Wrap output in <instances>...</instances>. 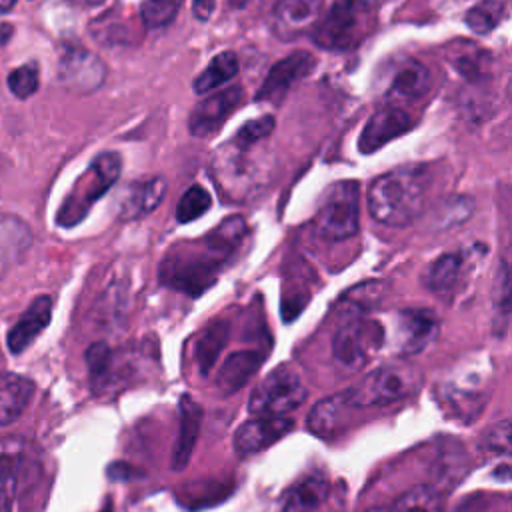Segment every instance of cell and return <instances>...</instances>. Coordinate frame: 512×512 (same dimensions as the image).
<instances>
[{"instance_id":"6da1fadb","label":"cell","mask_w":512,"mask_h":512,"mask_svg":"<svg viewBox=\"0 0 512 512\" xmlns=\"http://www.w3.org/2000/svg\"><path fill=\"white\" fill-rule=\"evenodd\" d=\"M246 232V222L240 216H232L206 236L172 246L158 266L160 282L188 296H200L216 282L224 264L238 252Z\"/></svg>"},{"instance_id":"7a4b0ae2","label":"cell","mask_w":512,"mask_h":512,"mask_svg":"<svg viewBox=\"0 0 512 512\" xmlns=\"http://www.w3.org/2000/svg\"><path fill=\"white\" fill-rule=\"evenodd\" d=\"M430 174L422 166L396 168L378 176L368 188L370 216L384 226L412 224L424 210Z\"/></svg>"},{"instance_id":"3957f363","label":"cell","mask_w":512,"mask_h":512,"mask_svg":"<svg viewBox=\"0 0 512 512\" xmlns=\"http://www.w3.org/2000/svg\"><path fill=\"white\" fill-rule=\"evenodd\" d=\"M380 0H334L312 30L324 50L356 48L374 28Z\"/></svg>"},{"instance_id":"277c9868","label":"cell","mask_w":512,"mask_h":512,"mask_svg":"<svg viewBox=\"0 0 512 512\" xmlns=\"http://www.w3.org/2000/svg\"><path fill=\"white\" fill-rule=\"evenodd\" d=\"M420 386V376L410 366L388 364L372 370L356 386L340 392L350 410L380 408L400 402L414 394Z\"/></svg>"},{"instance_id":"5b68a950","label":"cell","mask_w":512,"mask_h":512,"mask_svg":"<svg viewBox=\"0 0 512 512\" xmlns=\"http://www.w3.org/2000/svg\"><path fill=\"white\" fill-rule=\"evenodd\" d=\"M120 172H122L120 154L116 152L98 154L90 162L88 170L76 180L70 194L64 198L56 214L58 224L64 228L76 226L88 214L94 202L100 196H104L112 188V184H116V180L120 178Z\"/></svg>"},{"instance_id":"8992f818","label":"cell","mask_w":512,"mask_h":512,"mask_svg":"<svg viewBox=\"0 0 512 512\" xmlns=\"http://www.w3.org/2000/svg\"><path fill=\"white\" fill-rule=\"evenodd\" d=\"M262 142H246L240 138H232L226 146H222L214 156V178L218 182V190L222 196L240 198L256 194V188L264 182V176L258 172L256 162L250 158L252 150Z\"/></svg>"},{"instance_id":"52a82bcc","label":"cell","mask_w":512,"mask_h":512,"mask_svg":"<svg viewBox=\"0 0 512 512\" xmlns=\"http://www.w3.org/2000/svg\"><path fill=\"white\" fill-rule=\"evenodd\" d=\"M360 226V186L356 180H342L326 188L316 212L318 232L334 242L352 238Z\"/></svg>"},{"instance_id":"ba28073f","label":"cell","mask_w":512,"mask_h":512,"mask_svg":"<svg viewBox=\"0 0 512 512\" xmlns=\"http://www.w3.org/2000/svg\"><path fill=\"white\" fill-rule=\"evenodd\" d=\"M306 396L308 388L300 374L290 366H280L252 390L248 410L254 416H288L304 404Z\"/></svg>"},{"instance_id":"9c48e42d","label":"cell","mask_w":512,"mask_h":512,"mask_svg":"<svg viewBox=\"0 0 512 512\" xmlns=\"http://www.w3.org/2000/svg\"><path fill=\"white\" fill-rule=\"evenodd\" d=\"M490 390V376L470 368L458 376H446L438 386V402L450 418L472 422L482 412Z\"/></svg>"},{"instance_id":"30bf717a","label":"cell","mask_w":512,"mask_h":512,"mask_svg":"<svg viewBox=\"0 0 512 512\" xmlns=\"http://www.w3.org/2000/svg\"><path fill=\"white\" fill-rule=\"evenodd\" d=\"M382 344V328L378 322L352 316L332 338V356L346 370H360Z\"/></svg>"},{"instance_id":"8fae6325","label":"cell","mask_w":512,"mask_h":512,"mask_svg":"<svg viewBox=\"0 0 512 512\" xmlns=\"http://www.w3.org/2000/svg\"><path fill=\"white\" fill-rule=\"evenodd\" d=\"M40 460L30 442L20 436L0 440V488L16 498L28 492L40 478Z\"/></svg>"},{"instance_id":"7c38bea8","label":"cell","mask_w":512,"mask_h":512,"mask_svg":"<svg viewBox=\"0 0 512 512\" xmlns=\"http://www.w3.org/2000/svg\"><path fill=\"white\" fill-rule=\"evenodd\" d=\"M242 100H244L242 86H230L200 100L188 120L190 134L196 138L214 136L222 128V124L240 108Z\"/></svg>"},{"instance_id":"4fadbf2b","label":"cell","mask_w":512,"mask_h":512,"mask_svg":"<svg viewBox=\"0 0 512 512\" xmlns=\"http://www.w3.org/2000/svg\"><path fill=\"white\" fill-rule=\"evenodd\" d=\"M316 66V58L306 50H296L286 58L278 60L266 74L260 90L256 92L258 102L280 104L290 88L300 82L304 76L312 72Z\"/></svg>"},{"instance_id":"5bb4252c","label":"cell","mask_w":512,"mask_h":512,"mask_svg":"<svg viewBox=\"0 0 512 512\" xmlns=\"http://www.w3.org/2000/svg\"><path fill=\"white\" fill-rule=\"evenodd\" d=\"M414 126V118L408 110H404L400 104H386L378 108L368 122L364 124L360 138H358V150L362 154H372L390 140L406 134Z\"/></svg>"},{"instance_id":"9a60e30c","label":"cell","mask_w":512,"mask_h":512,"mask_svg":"<svg viewBox=\"0 0 512 512\" xmlns=\"http://www.w3.org/2000/svg\"><path fill=\"white\" fill-rule=\"evenodd\" d=\"M322 0H278L270 14L272 32L288 42L312 34L320 20Z\"/></svg>"},{"instance_id":"2e32d148","label":"cell","mask_w":512,"mask_h":512,"mask_svg":"<svg viewBox=\"0 0 512 512\" xmlns=\"http://www.w3.org/2000/svg\"><path fill=\"white\" fill-rule=\"evenodd\" d=\"M58 78L68 90L88 94L98 90L104 82L106 66L96 54L74 46L62 54L58 64Z\"/></svg>"},{"instance_id":"e0dca14e","label":"cell","mask_w":512,"mask_h":512,"mask_svg":"<svg viewBox=\"0 0 512 512\" xmlns=\"http://www.w3.org/2000/svg\"><path fill=\"white\" fill-rule=\"evenodd\" d=\"M438 334V318L424 308L400 310L396 316L394 348L398 354H418Z\"/></svg>"},{"instance_id":"ac0fdd59","label":"cell","mask_w":512,"mask_h":512,"mask_svg":"<svg viewBox=\"0 0 512 512\" xmlns=\"http://www.w3.org/2000/svg\"><path fill=\"white\" fill-rule=\"evenodd\" d=\"M294 428L288 416H256L240 424L234 432V448L238 454H254L284 438Z\"/></svg>"},{"instance_id":"d6986e66","label":"cell","mask_w":512,"mask_h":512,"mask_svg":"<svg viewBox=\"0 0 512 512\" xmlns=\"http://www.w3.org/2000/svg\"><path fill=\"white\" fill-rule=\"evenodd\" d=\"M166 196L164 178H146L132 182L120 196L118 214L124 220H134L150 214Z\"/></svg>"},{"instance_id":"ffe728a7","label":"cell","mask_w":512,"mask_h":512,"mask_svg":"<svg viewBox=\"0 0 512 512\" xmlns=\"http://www.w3.org/2000/svg\"><path fill=\"white\" fill-rule=\"evenodd\" d=\"M50 318H52V298L38 296L8 332L6 344L10 352L14 354L24 352L36 340V336L48 326Z\"/></svg>"},{"instance_id":"44dd1931","label":"cell","mask_w":512,"mask_h":512,"mask_svg":"<svg viewBox=\"0 0 512 512\" xmlns=\"http://www.w3.org/2000/svg\"><path fill=\"white\" fill-rule=\"evenodd\" d=\"M200 422H202L200 404L194 398H190L188 394H182V398H180L178 438H176L174 452H172V468L174 470H182L188 464L190 454H192V450L196 446V440H198Z\"/></svg>"},{"instance_id":"7402d4cb","label":"cell","mask_w":512,"mask_h":512,"mask_svg":"<svg viewBox=\"0 0 512 512\" xmlns=\"http://www.w3.org/2000/svg\"><path fill=\"white\" fill-rule=\"evenodd\" d=\"M32 394H34L32 380L12 372H0V428L20 418Z\"/></svg>"},{"instance_id":"603a6c76","label":"cell","mask_w":512,"mask_h":512,"mask_svg":"<svg viewBox=\"0 0 512 512\" xmlns=\"http://www.w3.org/2000/svg\"><path fill=\"white\" fill-rule=\"evenodd\" d=\"M262 354L256 350H240L232 352L216 376V386L222 394H234L240 390L258 370L262 364Z\"/></svg>"},{"instance_id":"cb8c5ba5","label":"cell","mask_w":512,"mask_h":512,"mask_svg":"<svg viewBox=\"0 0 512 512\" xmlns=\"http://www.w3.org/2000/svg\"><path fill=\"white\" fill-rule=\"evenodd\" d=\"M430 84H432L430 70L418 60H408L396 72L388 90V98L392 100V104L414 102L430 90Z\"/></svg>"},{"instance_id":"d4e9b609","label":"cell","mask_w":512,"mask_h":512,"mask_svg":"<svg viewBox=\"0 0 512 512\" xmlns=\"http://www.w3.org/2000/svg\"><path fill=\"white\" fill-rule=\"evenodd\" d=\"M328 496V480L310 474L296 482L282 500V512H314Z\"/></svg>"},{"instance_id":"484cf974","label":"cell","mask_w":512,"mask_h":512,"mask_svg":"<svg viewBox=\"0 0 512 512\" xmlns=\"http://www.w3.org/2000/svg\"><path fill=\"white\" fill-rule=\"evenodd\" d=\"M348 412H352V410L344 404L340 392L334 394V396H328L326 400L318 402L310 410V414H308V430L314 436L328 438V436L336 434L344 426V422L348 418L346 416Z\"/></svg>"},{"instance_id":"4316f807","label":"cell","mask_w":512,"mask_h":512,"mask_svg":"<svg viewBox=\"0 0 512 512\" xmlns=\"http://www.w3.org/2000/svg\"><path fill=\"white\" fill-rule=\"evenodd\" d=\"M366 512H442V498L432 486H412L388 504L374 506Z\"/></svg>"},{"instance_id":"83f0119b","label":"cell","mask_w":512,"mask_h":512,"mask_svg":"<svg viewBox=\"0 0 512 512\" xmlns=\"http://www.w3.org/2000/svg\"><path fill=\"white\" fill-rule=\"evenodd\" d=\"M462 256L460 254H442L438 256L424 274V284L430 292L438 296H448L460 282L462 274Z\"/></svg>"},{"instance_id":"f1b7e54d","label":"cell","mask_w":512,"mask_h":512,"mask_svg":"<svg viewBox=\"0 0 512 512\" xmlns=\"http://www.w3.org/2000/svg\"><path fill=\"white\" fill-rule=\"evenodd\" d=\"M228 336H230V326L228 322L224 320H216L212 322L204 332L202 336L196 340V346H194V358H196V364L200 368L202 374L210 372V368L216 364L222 348L226 346L228 342Z\"/></svg>"},{"instance_id":"f546056e","label":"cell","mask_w":512,"mask_h":512,"mask_svg":"<svg viewBox=\"0 0 512 512\" xmlns=\"http://www.w3.org/2000/svg\"><path fill=\"white\" fill-rule=\"evenodd\" d=\"M238 74V58L234 52H220L194 80L196 94H208Z\"/></svg>"},{"instance_id":"4dcf8cb0","label":"cell","mask_w":512,"mask_h":512,"mask_svg":"<svg viewBox=\"0 0 512 512\" xmlns=\"http://www.w3.org/2000/svg\"><path fill=\"white\" fill-rule=\"evenodd\" d=\"M458 50H450V62L452 66L458 70L460 76H464L466 80H472V82H478L486 76L488 72V54L478 48L476 44H458L456 46Z\"/></svg>"},{"instance_id":"1f68e13d","label":"cell","mask_w":512,"mask_h":512,"mask_svg":"<svg viewBox=\"0 0 512 512\" xmlns=\"http://www.w3.org/2000/svg\"><path fill=\"white\" fill-rule=\"evenodd\" d=\"M504 18L506 4L502 0H480L464 14L468 28L480 36L492 32Z\"/></svg>"},{"instance_id":"d6a6232c","label":"cell","mask_w":512,"mask_h":512,"mask_svg":"<svg viewBox=\"0 0 512 512\" xmlns=\"http://www.w3.org/2000/svg\"><path fill=\"white\" fill-rule=\"evenodd\" d=\"M510 316V272L506 260L500 262L494 282V330L502 336Z\"/></svg>"},{"instance_id":"836d02e7","label":"cell","mask_w":512,"mask_h":512,"mask_svg":"<svg viewBox=\"0 0 512 512\" xmlns=\"http://www.w3.org/2000/svg\"><path fill=\"white\" fill-rule=\"evenodd\" d=\"M210 206H212V200H210L208 190L202 188L200 184H194L180 196L178 206H176V220L182 224L192 222V220L200 218Z\"/></svg>"},{"instance_id":"e575fe53","label":"cell","mask_w":512,"mask_h":512,"mask_svg":"<svg viewBox=\"0 0 512 512\" xmlns=\"http://www.w3.org/2000/svg\"><path fill=\"white\" fill-rule=\"evenodd\" d=\"M180 6L182 0H144L140 16L146 28H164L176 18Z\"/></svg>"},{"instance_id":"d590c367","label":"cell","mask_w":512,"mask_h":512,"mask_svg":"<svg viewBox=\"0 0 512 512\" xmlns=\"http://www.w3.org/2000/svg\"><path fill=\"white\" fill-rule=\"evenodd\" d=\"M6 84L10 88V92L16 98H28L38 90V70L34 64H24L14 68L8 78Z\"/></svg>"},{"instance_id":"8d00e7d4","label":"cell","mask_w":512,"mask_h":512,"mask_svg":"<svg viewBox=\"0 0 512 512\" xmlns=\"http://www.w3.org/2000/svg\"><path fill=\"white\" fill-rule=\"evenodd\" d=\"M480 446H482L484 452L508 456L510 454V420L504 418L496 426L488 428V432L484 434Z\"/></svg>"},{"instance_id":"74e56055","label":"cell","mask_w":512,"mask_h":512,"mask_svg":"<svg viewBox=\"0 0 512 512\" xmlns=\"http://www.w3.org/2000/svg\"><path fill=\"white\" fill-rule=\"evenodd\" d=\"M500 498H492L490 494H470L456 512H506V508L498 510Z\"/></svg>"},{"instance_id":"f35d334b","label":"cell","mask_w":512,"mask_h":512,"mask_svg":"<svg viewBox=\"0 0 512 512\" xmlns=\"http://www.w3.org/2000/svg\"><path fill=\"white\" fill-rule=\"evenodd\" d=\"M216 0H192V12L198 20H208L214 14Z\"/></svg>"},{"instance_id":"ab89813d","label":"cell","mask_w":512,"mask_h":512,"mask_svg":"<svg viewBox=\"0 0 512 512\" xmlns=\"http://www.w3.org/2000/svg\"><path fill=\"white\" fill-rule=\"evenodd\" d=\"M10 496L0 488V512H10Z\"/></svg>"},{"instance_id":"60d3db41","label":"cell","mask_w":512,"mask_h":512,"mask_svg":"<svg viewBox=\"0 0 512 512\" xmlns=\"http://www.w3.org/2000/svg\"><path fill=\"white\" fill-rule=\"evenodd\" d=\"M16 4V0H0V12H8L12 10Z\"/></svg>"},{"instance_id":"b9f144b4","label":"cell","mask_w":512,"mask_h":512,"mask_svg":"<svg viewBox=\"0 0 512 512\" xmlns=\"http://www.w3.org/2000/svg\"><path fill=\"white\" fill-rule=\"evenodd\" d=\"M76 2H82V4H90V6H94V4H102L104 0H76Z\"/></svg>"},{"instance_id":"7bdbcfd3","label":"cell","mask_w":512,"mask_h":512,"mask_svg":"<svg viewBox=\"0 0 512 512\" xmlns=\"http://www.w3.org/2000/svg\"><path fill=\"white\" fill-rule=\"evenodd\" d=\"M102 512H112V510H110V506H108V508H104V510H102Z\"/></svg>"}]
</instances>
